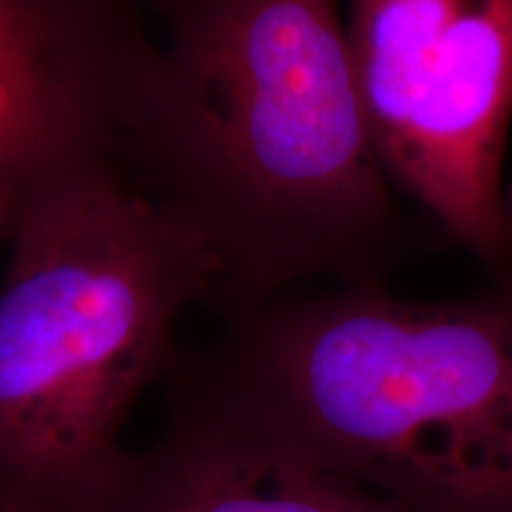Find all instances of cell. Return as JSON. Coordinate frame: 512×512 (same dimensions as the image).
I'll use <instances>...</instances> for the list:
<instances>
[{
    "instance_id": "6da1fadb",
    "label": "cell",
    "mask_w": 512,
    "mask_h": 512,
    "mask_svg": "<svg viewBox=\"0 0 512 512\" xmlns=\"http://www.w3.org/2000/svg\"><path fill=\"white\" fill-rule=\"evenodd\" d=\"M166 29L126 140L131 185L216 266L223 320L306 278L384 287L448 240L377 159L339 0H147ZM451 242V240H448Z\"/></svg>"
},
{
    "instance_id": "7a4b0ae2",
    "label": "cell",
    "mask_w": 512,
    "mask_h": 512,
    "mask_svg": "<svg viewBox=\"0 0 512 512\" xmlns=\"http://www.w3.org/2000/svg\"><path fill=\"white\" fill-rule=\"evenodd\" d=\"M174 420L278 448L406 512H512V252L475 294L280 292L166 368Z\"/></svg>"
},
{
    "instance_id": "3957f363",
    "label": "cell",
    "mask_w": 512,
    "mask_h": 512,
    "mask_svg": "<svg viewBox=\"0 0 512 512\" xmlns=\"http://www.w3.org/2000/svg\"><path fill=\"white\" fill-rule=\"evenodd\" d=\"M0 285V512H86L121 427L166 375L174 325L216 266L121 166L69 171L12 216Z\"/></svg>"
},
{
    "instance_id": "277c9868",
    "label": "cell",
    "mask_w": 512,
    "mask_h": 512,
    "mask_svg": "<svg viewBox=\"0 0 512 512\" xmlns=\"http://www.w3.org/2000/svg\"><path fill=\"white\" fill-rule=\"evenodd\" d=\"M347 34L384 174L494 271L512 252V0H351Z\"/></svg>"
},
{
    "instance_id": "5b68a950",
    "label": "cell",
    "mask_w": 512,
    "mask_h": 512,
    "mask_svg": "<svg viewBox=\"0 0 512 512\" xmlns=\"http://www.w3.org/2000/svg\"><path fill=\"white\" fill-rule=\"evenodd\" d=\"M147 0H0V233L31 192L83 166L124 169L159 43Z\"/></svg>"
},
{
    "instance_id": "8992f818",
    "label": "cell",
    "mask_w": 512,
    "mask_h": 512,
    "mask_svg": "<svg viewBox=\"0 0 512 512\" xmlns=\"http://www.w3.org/2000/svg\"><path fill=\"white\" fill-rule=\"evenodd\" d=\"M86 512H406L366 486L242 434L174 420L128 453Z\"/></svg>"
},
{
    "instance_id": "52a82bcc",
    "label": "cell",
    "mask_w": 512,
    "mask_h": 512,
    "mask_svg": "<svg viewBox=\"0 0 512 512\" xmlns=\"http://www.w3.org/2000/svg\"><path fill=\"white\" fill-rule=\"evenodd\" d=\"M3 240H5V238H3V233H0V242H3Z\"/></svg>"
}]
</instances>
